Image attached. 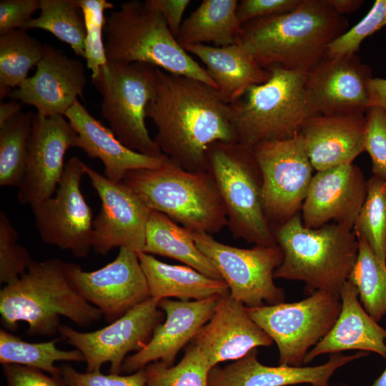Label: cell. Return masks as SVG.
<instances>
[{"label":"cell","instance_id":"1","mask_svg":"<svg viewBox=\"0 0 386 386\" xmlns=\"http://www.w3.org/2000/svg\"><path fill=\"white\" fill-rule=\"evenodd\" d=\"M146 117L156 127L154 141L162 152L188 171H207L212 144L239 142L230 104L217 89L158 67Z\"/></svg>","mask_w":386,"mask_h":386},{"label":"cell","instance_id":"2","mask_svg":"<svg viewBox=\"0 0 386 386\" xmlns=\"http://www.w3.org/2000/svg\"><path fill=\"white\" fill-rule=\"evenodd\" d=\"M348 26L327 0H301L292 11L243 24L237 44L262 68L308 72Z\"/></svg>","mask_w":386,"mask_h":386},{"label":"cell","instance_id":"3","mask_svg":"<svg viewBox=\"0 0 386 386\" xmlns=\"http://www.w3.org/2000/svg\"><path fill=\"white\" fill-rule=\"evenodd\" d=\"M66 267L59 259L33 260L18 279L5 284L0 290L4 329L14 332L24 322L27 335L52 336L59 332L60 317L81 327L99 321L102 312L73 287Z\"/></svg>","mask_w":386,"mask_h":386},{"label":"cell","instance_id":"4","mask_svg":"<svg viewBox=\"0 0 386 386\" xmlns=\"http://www.w3.org/2000/svg\"><path fill=\"white\" fill-rule=\"evenodd\" d=\"M273 232L283 253L274 278L304 282L307 294L317 290L340 294L358 254L352 228L332 223L310 229L299 213Z\"/></svg>","mask_w":386,"mask_h":386},{"label":"cell","instance_id":"5","mask_svg":"<svg viewBox=\"0 0 386 386\" xmlns=\"http://www.w3.org/2000/svg\"><path fill=\"white\" fill-rule=\"evenodd\" d=\"M107 61L143 63L217 86L178 43L162 14L148 0L122 3L107 18L104 31Z\"/></svg>","mask_w":386,"mask_h":386},{"label":"cell","instance_id":"6","mask_svg":"<svg viewBox=\"0 0 386 386\" xmlns=\"http://www.w3.org/2000/svg\"><path fill=\"white\" fill-rule=\"evenodd\" d=\"M122 182L149 209L192 232L212 235L227 226L225 207L208 171H188L169 159L159 168L132 170Z\"/></svg>","mask_w":386,"mask_h":386},{"label":"cell","instance_id":"7","mask_svg":"<svg viewBox=\"0 0 386 386\" xmlns=\"http://www.w3.org/2000/svg\"><path fill=\"white\" fill-rule=\"evenodd\" d=\"M264 83L253 85L230 104L238 141L251 147L300 133L316 116L308 100L307 73L274 66Z\"/></svg>","mask_w":386,"mask_h":386},{"label":"cell","instance_id":"8","mask_svg":"<svg viewBox=\"0 0 386 386\" xmlns=\"http://www.w3.org/2000/svg\"><path fill=\"white\" fill-rule=\"evenodd\" d=\"M207 157V171L218 188L234 238L254 245H277L264 210L262 173L252 147L218 142L209 147Z\"/></svg>","mask_w":386,"mask_h":386},{"label":"cell","instance_id":"9","mask_svg":"<svg viewBox=\"0 0 386 386\" xmlns=\"http://www.w3.org/2000/svg\"><path fill=\"white\" fill-rule=\"evenodd\" d=\"M91 82L102 96L101 110L116 137L144 155H164L150 137L146 109L156 84V67L143 63L107 61Z\"/></svg>","mask_w":386,"mask_h":386},{"label":"cell","instance_id":"10","mask_svg":"<svg viewBox=\"0 0 386 386\" xmlns=\"http://www.w3.org/2000/svg\"><path fill=\"white\" fill-rule=\"evenodd\" d=\"M342 307L339 293L317 290L305 300L247 307L278 348L279 365L300 367L311 347L331 330Z\"/></svg>","mask_w":386,"mask_h":386},{"label":"cell","instance_id":"11","mask_svg":"<svg viewBox=\"0 0 386 386\" xmlns=\"http://www.w3.org/2000/svg\"><path fill=\"white\" fill-rule=\"evenodd\" d=\"M191 234L227 283L232 297L247 307L284 301L283 289L274 282V272L283 261L278 244L244 249L219 242L208 234L191 232Z\"/></svg>","mask_w":386,"mask_h":386},{"label":"cell","instance_id":"12","mask_svg":"<svg viewBox=\"0 0 386 386\" xmlns=\"http://www.w3.org/2000/svg\"><path fill=\"white\" fill-rule=\"evenodd\" d=\"M252 149L262 173L264 213L274 231L300 213L314 169L301 133Z\"/></svg>","mask_w":386,"mask_h":386},{"label":"cell","instance_id":"13","mask_svg":"<svg viewBox=\"0 0 386 386\" xmlns=\"http://www.w3.org/2000/svg\"><path fill=\"white\" fill-rule=\"evenodd\" d=\"M84 162L71 157L55 193L31 205L41 240L79 258L92 249L93 214L81 190Z\"/></svg>","mask_w":386,"mask_h":386},{"label":"cell","instance_id":"14","mask_svg":"<svg viewBox=\"0 0 386 386\" xmlns=\"http://www.w3.org/2000/svg\"><path fill=\"white\" fill-rule=\"evenodd\" d=\"M159 300L149 297L136 305L109 325L92 332H80L61 325L62 340L79 350L86 364V372L101 371L109 363V373H121L131 352L141 350L150 340L154 329L165 319Z\"/></svg>","mask_w":386,"mask_h":386},{"label":"cell","instance_id":"15","mask_svg":"<svg viewBox=\"0 0 386 386\" xmlns=\"http://www.w3.org/2000/svg\"><path fill=\"white\" fill-rule=\"evenodd\" d=\"M66 274L73 287L109 323L151 297L137 252L127 247L119 248L113 261L94 271L67 263Z\"/></svg>","mask_w":386,"mask_h":386},{"label":"cell","instance_id":"16","mask_svg":"<svg viewBox=\"0 0 386 386\" xmlns=\"http://www.w3.org/2000/svg\"><path fill=\"white\" fill-rule=\"evenodd\" d=\"M101 207L93 221L92 249L103 255L115 247L143 252L149 209L122 181L114 182L84 163Z\"/></svg>","mask_w":386,"mask_h":386},{"label":"cell","instance_id":"17","mask_svg":"<svg viewBox=\"0 0 386 386\" xmlns=\"http://www.w3.org/2000/svg\"><path fill=\"white\" fill-rule=\"evenodd\" d=\"M79 146V136L64 116L33 114L19 202L31 206L53 196L64 173L67 150Z\"/></svg>","mask_w":386,"mask_h":386},{"label":"cell","instance_id":"18","mask_svg":"<svg viewBox=\"0 0 386 386\" xmlns=\"http://www.w3.org/2000/svg\"><path fill=\"white\" fill-rule=\"evenodd\" d=\"M371 69L356 54L325 56L306 76L309 102L316 114H365L370 107Z\"/></svg>","mask_w":386,"mask_h":386},{"label":"cell","instance_id":"19","mask_svg":"<svg viewBox=\"0 0 386 386\" xmlns=\"http://www.w3.org/2000/svg\"><path fill=\"white\" fill-rule=\"evenodd\" d=\"M367 190V180L353 163L317 172L302 207L303 224L317 229L332 220L353 228Z\"/></svg>","mask_w":386,"mask_h":386},{"label":"cell","instance_id":"20","mask_svg":"<svg viewBox=\"0 0 386 386\" xmlns=\"http://www.w3.org/2000/svg\"><path fill=\"white\" fill-rule=\"evenodd\" d=\"M86 84L84 65L49 44H44L35 74L12 90V100L33 106L44 117L64 116L81 96Z\"/></svg>","mask_w":386,"mask_h":386},{"label":"cell","instance_id":"21","mask_svg":"<svg viewBox=\"0 0 386 386\" xmlns=\"http://www.w3.org/2000/svg\"><path fill=\"white\" fill-rule=\"evenodd\" d=\"M219 297L214 296L200 300H161L159 307L165 314L164 322L154 329L152 338L141 350L126 357L121 373H134L156 361L174 365L179 352L192 342L209 321Z\"/></svg>","mask_w":386,"mask_h":386},{"label":"cell","instance_id":"22","mask_svg":"<svg viewBox=\"0 0 386 386\" xmlns=\"http://www.w3.org/2000/svg\"><path fill=\"white\" fill-rule=\"evenodd\" d=\"M192 343L212 368L237 360L258 347L270 346L273 340L252 320L246 306L228 293L219 297L212 317Z\"/></svg>","mask_w":386,"mask_h":386},{"label":"cell","instance_id":"23","mask_svg":"<svg viewBox=\"0 0 386 386\" xmlns=\"http://www.w3.org/2000/svg\"><path fill=\"white\" fill-rule=\"evenodd\" d=\"M367 353L352 355L332 354L327 362L317 366H269L257 358L258 350H250L244 357L223 367L216 365L208 376L209 386H288L310 384L330 386L329 381L340 367Z\"/></svg>","mask_w":386,"mask_h":386},{"label":"cell","instance_id":"24","mask_svg":"<svg viewBox=\"0 0 386 386\" xmlns=\"http://www.w3.org/2000/svg\"><path fill=\"white\" fill-rule=\"evenodd\" d=\"M365 114H318L308 119L300 133L317 172L352 164L364 150Z\"/></svg>","mask_w":386,"mask_h":386},{"label":"cell","instance_id":"25","mask_svg":"<svg viewBox=\"0 0 386 386\" xmlns=\"http://www.w3.org/2000/svg\"><path fill=\"white\" fill-rule=\"evenodd\" d=\"M64 117L79 136V148L90 158L100 159L104 167V176L114 182H122L132 170L159 168L169 160L167 156L150 157L127 147L79 100L68 109Z\"/></svg>","mask_w":386,"mask_h":386},{"label":"cell","instance_id":"26","mask_svg":"<svg viewBox=\"0 0 386 386\" xmlns=\"http://www.w3.org/2000/svg\"><path fill=\"white\" fill-rule=\"evenodd\" d=\"M340 296V315L329 332L307 352L304 365L323 354L359 350L375 352L386 358V330L365 310L356 287L347 279Z\"/></svg>","mask_w":386,"mask_h":386},{"label":"cell","instance_id":"27","mask_svg":"<svg viewBox=\"0 0 386 386\" xmlns=\"http://www.w3.org/2000/svg\"><path fill=\"white\" fill-rule=\"evenodd\" d=\"M182 47L206 66L220 96L229 104L238 100L248 88L266 82L271 76L268 69L261 67L238 44L220 47L187 44Z\"/></svg>","mask_w":386,"mask_h":386},{"label":"cell","instance_id":"28","mask_svg":"<svg viewBox=\"0 0 386 386\" xmlns=\"http://www.w3.org/2000/svg\"><path fill=\"white\" fill-rule=\"evenodd\" d=\"M137 254L150 296L159 301L169 297L200 300L229 293L223 279L208 277L187 265L164 263L144 252Z\"/></svg>","mask_w":386,"mask_h":386},{"label":"cell","instance_id":"29","mask_svg":"<svg viewBox=\"0 0 386 386\" xmlns=\"http://www.w3.org/2000/svg\"><path fill=\"white\" fill-rule=\"evenodd\" d=\"M143 252L179 260L204 275L222 279L212 262L199 249L191 232L159 212L149 209Z\"/></svg>","mask_w":386,"mask_h":386},{"label":"cell","instance_id":"30","mask_svg":"<svg viewBox=\"0 0 386 386\" xmlns=\"http://www.w3.org/2000/svg\"><path fill=\"white\" fill-rule=\"evenodd\" d=\"M237 0H203L183 21L177 40L187 44L212 42L215 46L237 44L242 25L237 16Z\"/></svg>","mask_w":386,"mask_h":386},{"label":"cell","instance_id":"31","mask_svg":"<svg viewBox=\"0 0 386 386\" xmlns=\"http://www.w3.org/2000/svg\"><path fill=\"white\" fill-rule=\"evenodd\" d=\"M61 337L46 342H29L14 335L11 332L0 329V362L1 365L17 364L41 370L51 376H61L56 362H84L77 349L60 350L56 344Z\"/></svg>","mask_w":386,"mask_h":386},{"label":"cell","instance_id":"32","mask_svg":"<svg viewBox=\"0 0 386 386\" xmlns=\"http://www.w3.org/2000/svg\"><path fill=\"white\" fill-rule=\"evenodd\" d=\"M44 44L27 30L18 29L0 36V97L9 96L27 79L29 69L42 58Z\"/></svg>","mask_w":386,"mask_h":386},{"label":"cell","instance_id":"33","mask_svg":"<svg viewBox=\"0 0 386 386\" xmlns=\"http://www.w3.org/2000/svg\"><path fill=\"white\" fill-rule=\"evenodd\" d=\"M40 14L21 29H41L68 44L74 53L85 57L86 30L83 12L76 0H41Z\"/></svg>","mask_w":386,"mask_h":386},{"label":"cell","instance_id":"34","mask_svg":"<svg viewBox=\"0 0 386 386\" xmlns=\"http://www.w3.org/2000/svg\"><path fill=\"white\" fill-rule=\"evenodd\" d=\"M355 234L358 254L347 279L356 287L365 310L378 322L386 315V267L380 263L367 241Z\"/></svg>","mask_w":386,"mask_h":386},{"label":"cell","instance_id":"35","mask_svg":"<svg viewBox=\"0 0 386 386\" xmlns=\"http://www.w3.org/2000/svg\"><path fill=\"white\" fill-rule=\"evenodd\" d=\"M33 114L20 112L0 126V186L19 187L25 172Z\"/></svg>","mask_w":386,"mask_h":386},{"label":"cell","instance_id":"36","mask_svg":"<svg viewBox=\"0 0 386 386\" xmlns=\"http://www.w3.org/2000/svg\"><path fill=\"white\" fill-rule=\"evenodd\" d=\"M352 229L386 267V179L372 175L367 180V196Z\"/></svg>","mask_w":386,"mask_h":386},{"label":"cell","instance_id":"37","mask_svg":"<svg viewBox=\"0 0 386 386\" xmlns=\"http://www.w3.org/2000/svg\"><path fill=\"white\" fill-rule=\"evenodd\" d=\"M211 369L200 350L192 343L177 365L168 366L156 361L144 368L147 386H209Z\"/></svg>","mask_w":386,"mask_h":386},{"label":"cell","instance_id":"38","mask_svg":"<svg viewBox=\"0 0 386 386\" xmlns=\"http://www.w3.org/2000/svg\"><path fill=\"white\" fill-rule=\"evenodd\" d=\"M76 3L83 12L86 24L84 59L91 77H94L107 63L103 41L107 22L104 11L113 9L114 4L107 0H76Z\"/></svg>","mask_w":386,"mask_h":386},{"label":"cell","instance_id":"39","mask_svg":"<svg viewBox=\"0 0 386 386\" xmlns=\"http://www.w3.org/2000/svg\"><path fill=\"white\" fill-rule=\"evenodd\" d=\"M18 233L6 214L0 212V282L9 284L26 272L34 259L16 241Z\"/></svg>","mask_w":386,"mask_h":386},{"label":"cell","instance_id":"40","mask_svg":"<svg viewBox=\"0 0 386 386\" xmlns=\"http://www.w3.org/2000/svg\"><path fill=\"white\" fill-rule=\"evenodd\" d=\"M386 26V0H376L367 14L355 25L327 46L326 55L337 56L356 54L369 36Z\"/></svg>","mask_w":386,"mask_h":386},{"label":"cell","instance_id":"41","mask_svg":"<svg viewBox=\"0 0 386 386\" xmlns=\"http://www.w3.org/2000/svg\"><path fill=\"white\" fill-rule=\"evenodd\" d=\"M365 117L364 150L370 157L372 175L386 179V111L370 107Z\"/></svg>","mask_w":386,"mask_h":386},{"label":"cell","instance_id":"42","mask_svg":"<svg viewBox=\"0 0 386 386\" xmlns=\"http://www.w3.org/2000/svg\"><path fill=\"white\" fill-rule=\"evenodd\" d=\"M60 369L68 386H147L144 368L127 375H104L101 371L80 372L68 364L62 365Z\"/></svg>","mask_w":386,"mask_h":386},{"label":"cell","instance_id":"43","mask_svg":"<svg viewBox=\"0 0 386 386\" xmlns=\"http://www.w3.org/2000/svg\"><path fill=\"white\" fill-rule=\"evenodd\" d=\"M301 0H242L237 8L241 25L249 21L292 11Z\"/></svg>","mask_w":386,"mask_h":386},{"label":"cell","instance_id":"44","mask_svg":"<svg viewBox=\"0 0 386 386\" xmlns=\"http://www.w3.org/2000/svg\"><path fill=\"white\" fill-rule=\"evenodd\" d=\"M40 8L41 0H1L0 34L21 29Z\"/></svg>","mask_w":386,"mask_h":386},{"label":"cell","instance_id":"45","mask_svg":"<svg viewBox=\"0 0 386 386\" xmlns=\"http://www.w3.org/2000/svg\"><path fill=\"white\" fill-rule=\"evenodd\" d=\"M6 386H68L61 376L17 364L2 365Z\"/></svg>","mask_w":386,"mask_h":386},{"label":"cell","instance_id":"46","mask_svg":"<svg viewBox=\"0 0 386 386\" xmlns=\"http://www.w3.org/2000/svg\"><path fill=\"white\" fill-rule=\"evenodd\" d=\"M164 16L172 34L177 37L183 22L184 13L191 1L189 0H148Z\"/></svg>","mask_w":386,"mask_h":386},{"label":"cell","instance_id":"47","mask_svg":"<svg viewBox=\"0 0 386 386\" xmlns=\"http://www.w3.org/2000/svg\"><path fill=\"white\" fill-rule=\"evenodd\" d=\"M370 107L386 111V79L372 77L368 83Z\"/></svg>","mask_w":386,"mask_h":386},{"label":"cell","instance_id":"48","mask_svg":"<svg viewBox=\"0 0 386 386\" xmlns=\"http://www.w3.org/2000/svg\"><path fill=\"white\" fill-rule=\"evenodd\" d=\"M332 8L339 14H351L357 11L363 3L360 0H327Z\"/></svg>","mask_w":386,"mask_h":386},{"label":"cell","instance_id":"49","mask_svg":"<svg viewBox=\"0 0 386 386\" xmlns=\"http://www.w3.org/2000/svg\"><path fill=\"white\" fill-rule=\"evenodd\" d=\"M22 103L16 100L0 104V126L21 112Z\"/></svg>","mask_w":386,"mask_h":386},{"label":"cell","instance_id":"50","mask_svg":"<svg viewBox=\"0 0 386 386\" xmlns=\"http://www.w3.org/2000/svg\"><path fill=\"white\" fill-rule=\"evenodd\" d=\"M370 386H386V367L381 375Z\"/></svg>","mask_w":386,"mask_h":386}]
</instances>
